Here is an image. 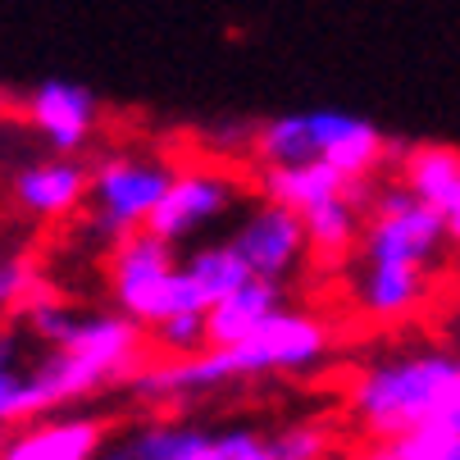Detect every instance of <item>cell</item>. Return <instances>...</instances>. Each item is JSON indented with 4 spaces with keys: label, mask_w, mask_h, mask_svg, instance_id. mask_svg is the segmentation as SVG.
I'll list each match as a JSON object with an SVG mask.
<instances>
[{
    "label": "cell",
    "mask_w": 460,
    "mask_h": 460,
    "mask_svg": "<svg viewBox=\"0 0 460 460\" xmlns=\"http://www.w3.org/2000/svg\"><path fill=\"white\" fill-rule=\"evenodd\" d=\"M242 191H246L242 178H233L228 169H187V173H173L164 196L155 201V210L146 215L142 228H151L155 237L182 246L187 237L206 233L228 210H237Z\"/></svg>",
    "instance_id": "cell-6"
},
{
    "label": "cell",
    "mask_w": 460,
    "mask_h": 460,
    "mask_svg": "<svg viewBox=\"0 0 460 460\" xmlns=\"http://www.w3.org/2000/svg\"><path fill=\"white\" fill-rule=\"evenodd\" d=\"M41 292H50V283L41 279V270L28 255L0 260V314H23V305L37 301Z\"/></svg>",
    "instance_id": "cell-21"
},
{
    "label": "cell",
    "mask_w": 460,
    "mask_h": 460,
    "mask_svg": "<svg viewBox=\"0 0 460 460\" xmlns=\"http://www.w3.org/2000/svg\"><path fill=\"white\" fill-rule=\"evenodd\" d=\"M128 460H210L215 433L201 424H169V420H146L137 429L119 433Z\"/></svg>",
    "instance_id": "cell-16"
},
{
    "label": "cell",
    "mask_w": 460,
    "mask_h": 460,
    "mask_svg": "<svg viewBox=\"0 0 460 460\" xmlns=\"http://www.w3.org/2000/svg\"><path fill=\"white\" fill-rule=\"evenodd\" d=\"M146 333L164 356H196V351H206V310H173L155 319Z\"/></svg>",
    "instance_id": "cell-20"
},
{
    "label": "cell",
    "mask_w": 460,
    "mask_h": 460,
    "mask_svg": "<svg viewBox=\"0 0 460 460\" xmlns=\"http://www.w3.org/2000/svg\"><path fill=\"white\" fill-rule=\"evenodd\" d=\"M333 351V328L319 314L305 310H279L265 319L255 333L228 342V347H206L196 356H164L155 365H137L123 387L137 402L164 406V402H196L206 392H219L237 378H260V374H310Z\"/></svg>",
    "instance_id": "cell-1"
},
{
    "label": "cell",
    "mask_w": 460,
    "mask_h": 460,
    "mask_svg": "<svg viewBox=\"0 0 460 460\" xmlns=\"http://www.w3.org/2000/svg\"><path fill=\"white\" fill-rule=\"evenodd\" d=\"M173 169L151 155H105L96 169H87V201H92V237L96 242H119L146 224L155 201L164 196Z\"/></svg>",
    "instance_id": "cell-5"
},
{
    "label": "cell",
    "mask_w": 460,
    "mask_h": 460,
    "mask_svg": "<svg viewBox=\"0 0 460 460\" xmlns=\"http://www.w3.org/2000/svg\"><path fill=\"white\" fill-rule=\"evenodd\" d=\"M447 246H451V237H447L442 210L424 206L420 196L411 187H402V182L374 187L369 206H365V224H360V242H356L360 265L438 270Z\"/></svg>",
    "instance_id": "cell-4"
},
{
    "label": "cell",
    "mask_w": 460,
    "mask_h": 460,
    "mask_svg": "<svg viewBox=\"0 0 460 460\" xmlns=\"http://www.w3.org/2000/svg\"><path fill=\"white\" fill-rule=\"evenodd\" d=\"M182 270L191 274V283L201 288L206 305L219 301L224 292H233L242 279H251V270L242 265V255L233 251V242H210V246H196L187 260H182Z\"/></svg>",
    "instance_id": "cell-19"
},
{
    "label": "cell",
    "mask_w": 460,
    "mask_h": 460,
    "mask_svg": "<svg viewBox=\"0 0 460 460\" xmlns=\"http://www.w3.org/2000/svg\"><path fill=\"white\" fill-rule=\"evenodd\" d=\"M374 178H360L351 182L347 191L338 196H323V201L305 206L301 210V228H305V251L314 260H323V265H338V260H347L360 242V224H365V206L374 196Z\"/></svg>",
    "instance_id": "cell-11"
},
{
    "label": "cell",
    "mask_w": 460,
    "mask_h": 460,
    "mask_svg": "<svg viewBox=\"0 0 460 460\" xmlns=\"http://www.w3.org/2000/svg\"><path fill=\"white\" fill-rule=\"evenodd\" d=\"M397 160V182L411 187L424 206L451 210L460 201V151L442 142H420V146H392Z\"/></svg>",
    "instance_id": "cell-15"
},
{
    "label": "cell",
    "mask_w": 460,
    "mask_h": 460,
    "mask_svg": "<svg viewBox=\"0 0 460 460\" xmlns=\"http://www.w3.org/2000/svg\"><path fill=\"white\" fill-rule=\"evenodd\" d=\"M14 201L32 219H69L87 206V164L74 155H50L37 164H23L14 173Z\"/></svg>",
    "instance_id": "cell-12"
},
{
    "label": "cell",
    "mask_w": 460,
    "mask_h": 460,
    "mask_svg": "<svg viewBox=\"0 0 460 460\" xmlns=\"http://www.w3.org/2000/svg\"><path fill=\"white\" fill-rule=\"evenodd\" d=\"M310 133H314V160L338 169L347 182L378 178V169L392 155V142L383 137V128L347 110H310Z\"/></svg>",
    "instance_id": "cell-9"
},
{
    "label": "cell",
    "mask_w": 460,
    "mask_h": 460,
    "mask_svg": "<svg viewBox=\"0 0 460 460\" xmlns=\"http://www.w3.org/2000/svg\"><path fill=\"white\" fill-rule=\"evenodd\" d=\"M28 333L10 328L0 333V429H19L32 420L28 406V351H23Z\"/></svg>",
    "instance_id": "cell-18"
},
{
    "label": "cell",
    "mask_w": 460,
    "mask_h": 460,
    "mask_svg": "<svg viewBox=\"0 0 460 460\" xmlns=\"http://www.w3.org/2000/svg\"><path fill=\"white\" fill-rule=\"evenodd\" d=\"M351 182L338 173V169H328L319 160H305V164H260V191L270 196V201L288 206V210H305L314 201H323V196H338L347 191Z\"/></svg>",
    "instance_id": "cell-17"
},
{
    "label": "cell",
    "mask_w": 460,
    "mask_h": 460,
    "mask_svg": "<svg viewBox=\"0 0 460 460\" xmlns=\"http://www.w3.org/2000/svg\"><path fill=\"white\" fill-rule=\"evenodd\" d=\"M433 279H438V270H420V265H360L356 305L374 323L415 319L433 296Z\"/></svg>",
    "instance_id": "cell-13"
},
{
    "label": "cell",
    "mask_w": 460,
    "mask_h": 460,
    "mask_svg": "<svg viewBox=\"0 0 460 460\" xmlns=\"http://www.w3.org/2000/svg\"><path fill=\"white\" fill-rule=\"evenodd\" d=\"M351 460H406L397 447H392V438H369V447L365 451H356Z\"/></svg>",
    "instance_id": "cell-22"
},
{
    "label": "cell",
    "mask_w": 460,
    "mask_h": 460,
    "mask_svg": "<svg viewBox=\"0 0 460 460\" xmlns=\"http://www.w3.org/2000/svg\"><path fill=\"white\" fill-rule=\"evenodd\" d=\"M105 433L110 429L96 415L50 411L19 424L10 438H0V460H92Z\"/></svg>",
    "instance_id": "cell-10"
},
{
    "label": "cell",
    "mask_w": 460,
    "mask_h": 460,
    "mask_svg": "<svg viewBox=\"0 0 460 460\" xmlns=\"http://www.w3.org/2000/svg\"><path fill=\"white\" fill-rule=\"evenodd\" d=\"M23 114L55 155H78L96 137L101 101H96L92 87H83L74 78H46V83L32 87Z\"/></svg>",
    "instance_id": "cell-8"
},
{
    "label": "cell",
    "mask_w": 460,
    "mask_h": 460,
    "mask_svg": "<svg viewBox=\"0 0 460 460\" xmlns=\"http://www.w3.org/2000/svg\"><path fill=\"white\" fill-rule=\"evenodd\" d=\"M288 305V292L283 283H270V279H242L233 292H224L219 301L206 305V347H228L246 333H255L265 319H274L279 310Z\"/></svg>",
    "instance_id": "cell-14"
},
{
    "label": "cell",
    "mask_w": 460,
    "mask_h": 460,
    "mask_svg": "<svg viewBox=\"0 0 460 460\" xmlns=\"http://www.w3.org/2000/svg\"><path fill=\"white\" fill-rule=\"evenodd\" d=\"M347 411L365 438H397L420 424L460 433V351H402L351 378Z\"/></svg>",
    "instance_id": "cell-2"
},
{
    "label": "cell",
    "mask_w": 460,
    "mask_h": 460,
    "mask_svg": "<svg viewBox=\"0 0 460 460\" xmlns=\"http://www.w3.org/2000/svg\"><path fill=\"white\" fill-rule=\"evenodd\" d=\"M442 219H447V237H451V246H460V201H456Z\"/></svg>",
    "instance_id": "cell-23"
},
{
    "label": "cell",
    "mask_w": 460,
    "mask_h": 460,
    "mask_svg": "<svg viewBox=\"0 0 460 460\" xmlns=\"http://www.w3.org/2000/svg\"><path fill=\"white\" fill-rule=\"evenodd\" d=\"M451 460H460V456H451Z\"/></svg>",
    "instance_id": "cell-24"
},
{
    "label": "cell",
    "mask_w": 460,
    "mask_h": 460,
    "mask_svg": "<svg viewBox=\"0 0 460 460\" xmlns=\"http://www.w3.org/2000/svg\"><path fill=\"white\" fill-rule=\"evenodd\" d=\"M110 292L114 305L142 328L173 310H206V296L182 270L178 246L155 237L151 228H133L110 242Z\"/></svg>",
    "instance_id": "cell-3"
},
{
    "label": "cell",
    "mask_w": 460,
    "mask_h": 460,
    "mask_svg": "<svg viewBox=\"0 0 460 460\" xmlns=\"http://www.w3.org/2000/svg\"><path fill=\"white\" fill-rule=\"evenodd\" d=\"M233 251L242 255V265L255 274V279H270V283H283L301 270V260L310 255L305 251V228H301V215L279 206V201H260L242 215V224L233 228Z\"/></svg>",
    "instance_id": "cell-7"
}]
</instances>
